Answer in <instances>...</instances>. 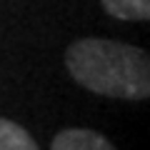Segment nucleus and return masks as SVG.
I'll return each mask as SVG.
<instances>
[{
  "label": "nucleus",
  "mask_w": 150,
  "mask_h": 150,
  "mask_svg": "<svg viewBox=\"0 0 150 150\" xmlns=\"http://www.w3.org/2000/svg\"><path fill=\"white\" fill-rule=\"evenodd\" d=\"M65 65L75 83L98 95L123 100H145L150 95L148 53L130 43L83 38L65 50Z\"/></svg>",
  "instance_id": "nucleus-1"
},
{
  "label": "nucleus",
  "mask_w": 150,
  "mask_h": 150,
  "mask_svg": "<svg viewBox=\"0 0 150 150\" xmlns=\"http://www.w3.org/2000/svg\"><path fill=\"white\" fill-rule=\"evenodd\" d=\"M50 150H115L110 140L88 128H68L60 130L50 143Z\"/></svg>",
  "instance_id": "nucleus-2"
},
{
  "label": "nucleus",
  "mask_w": 150,
  "mask_h": 150,
  "mask_svg": "<svg viewBox=\"0 0 150 150\" xmlns=\"http://www.w3.org/2000/svg\"><path fill=\"white\" fill-rule=\"evenodd\" d=\"M0 150H38V143L23 125L0 118Z\"/></svg>",
  "instance_id": "nucleus-3"
},
{
  "label": "nucleus",
  "mask_w": 150,
  "mask_h": 150,
  "mask_svg": "<svg viewBox=\"0 0 150 150\" xmlns=\"http://www.w3.org/2000/svg\"><path fill=\"white\" fill-rule=\"evenodd\" d=\"M108 15L118 20H148L150 0H100Z\"/></svg>",
  "instance_id": "nucleus-4"
}]
</instances>
